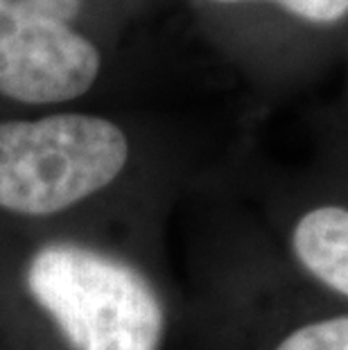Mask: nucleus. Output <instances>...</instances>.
<instances>
[{
  "instance_id": "1",
  "label": "nucleus",
  "mask_w": 348,
  "mask_h": 350,
  "mask_svg": "<svg viewBox=\"0 0 348 350\" xmlns=\"http://www.w3.org/2000/svg\"><path fill=\"white\" fill-rule=\"evenodd\" d=\"M25 285L72 350H159L165 312L150 280L122 260L81 244H46Z\"/></svg>"
},
{
  "instance_id": "2",
  "label": "nucleus",
  "mask_w": 348,
  "mask_h": 350,
  "mask_svg": "<svg viewBox=\"0 0 348 350\" xmlns=\"http://www.w3.org/2000/svg\"><path fill=\"white\" fill-rule=\"evenodd\" d=\"M127 159L124 131L100 116L0 122V211L23 217L64 213L109 188Z\"/></svg>"
},
{
  "instance_id": "3",
  "label": "nucleus",
  "mask_w": 348,
  "mask_h": 350,
  "mask_svg": "<svg viewBox=\"0 0 348 350\" xmlns=\"http://www.w3.org/2000/svg\"><path fill=\"white\" fill-rule=\"evenodd\" d=\"M100 75L91 41L25 0H0V95L57 104L84 95Z\"/></svg>"
},
{
  "instance_id": "4",
  "label": "nucleus",
  "mask_w": 348,
  "mask_h": 350,
  "mask_svg": "<svg viewBox=\"0 0 348 350\" xmlns=\"http://www.w3.org/2000/svg\"><path fill=\"white\" fill-rule=\"evenodd\" d=\"M292 249L299 265L314 280L339 296L348 294V211L344 206H317L294 226Z\"/></svg>"
},
{
  "instance_id": "5",
  "label": "nucleus",
  "mask_w": 348,
  "mask_h": 350,
  "mask_svg": "<svg viewBox=\"0 0 348 350\" xmlns=\"http://www.w3.org/2000/svg\"><path fill=\"white\" fill-rule=\"evenodd\" d=\"M273 350H348V317L314 319L285 334Z\"/></svg>"
},
{
  "instance_id": "6",
  "label": "nucleus",
  "mask_w": 348,
  "mask_h": 350,
  "mask_svg": "<svg viewBox=\"0 0 348 350\" xmlns=\"http://www.w3.org/2000/svg\"><path fill=\"white\" fill-rule=\"evenodd\" d=\"M224 3H231V0H224ZM273 3L314 23H335L348 10V0H273Z\"/></svg>"
},
{
  "instance_id": "7",
  "label": "nucleus",
  "mask_w": 348,
  "mask_h": 350,
  "mask_svg": "<svg viewBox=\"0 0 348 350\" xmlns=\"http://www.w3.org/2000/svg\"><path fill=\"white\" fill-rule=\"evenodd\" d=\"M29 3L34 7H39L41 12H46L50 16H55L66 23V21L77 16L81 0H29Z\"/></svg>"
}]
</instances>
